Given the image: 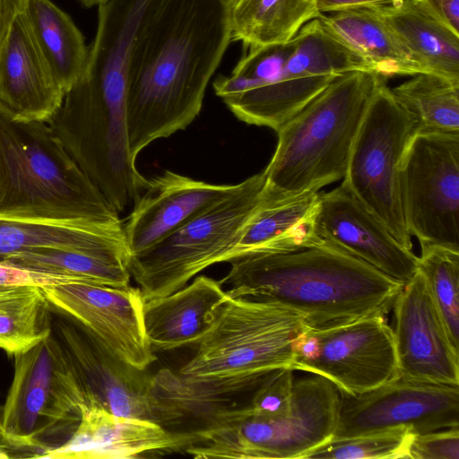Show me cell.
I'll list each match as a JSON object with an SVG mask.
<instances>
[{
    "label": "cell",
    "mask_w": 459,
    "mask_h": 459,
    "mask_svg": "<svg viewBox=\"0 0 459 459\" xmlns=\"http://www.w3.org/2000/svg\"><path fill=\"white\" fill-rule=\"evenodd\" d=\"M50 303L126 363L142 370L156 360L143 325L139 288L74 281L43 287Z\"/></svg>",
    "instance_id": "obj_13"
},
{
    "label": "cell",
    "mask_w": 459,
    "mask_h": 459,
    "mask_svg": "<svg viewBox=\"0 0 459 459\" xmlns=\"http://www.w3.org/2000/svg\"><path fill=\"white\" fill-rule=\"evenodd\" d=\"M392 29L426 74L459 83V34L420 0L371 8Z\"/></svg>",
    "instance_id": "obj_25"
},
{
    "label": "cell",
    "mask_w": 459,
    "mask_h": 459,
    "mask_svg": "<svg viewBox=\"0 0 459 459\" xmlns=\"http://www.w3.org/2000/svg\"><path fill=\"white\" fill-rule=\"evenodd\" d=\"M228 298L220 281L199 275L171 294L143 300V325L152 351L198 344Z\"/></svg>",
    "instance_id": "obj_21"
},
{
    "label": "cell",
    "mask_w": 459,
    "mask_h": 459,
    "mask_svg": "<svg viewBox=\"0 0 459 459\" xmlns=\"http://www.w3.org/2000/svg\"><path fill=\"white\" fill-rule=\"evenodd\" d=\"M74 281H81L65 275L28 271L0 263V286L30 285L43 288Z\"/></svg>",
    "instance_id": "obj_37"
},
{
    "label": "cell",
    "mask_w": 459,
    "mask_h": 459,
    "mask_svg": "<svg viewBox=\"0 0 459 459\" xmlns=\"http://www.w3.org/2000/svg\"><path fill=\"white\" fill-rule=\"evenodd\" d=\"M316 229L323 241L403 284L418 269V256L412 249L403 246L342 184L319 193Z\"/></svg>",
    "instance_id": "obj_16"
},
{
    "label": "cell",
    "mask_w": 459,
    "mask_h": 459,
    "mask_svg": "<svg viewBox=\"0 0 459 459\" xmlns=\"http://www.w3.org/2000/svg\"><path fill=\"white\" fill-rule=\"evenodd\" d=\"M312 6L316 8V0H307ZM317 11V10H316Z\"/></svg>",
    "instance_id": "obj_43"
},
{
    "label": "cell",
    "mask_w": 459,
    "mask_h": 459,
    "mask_svg": "<svg viewBox=\"0 0 459 459\" xmlns=\"http://www.w3.org/2000/svg\"><path fill=\"white\" fill-rule=\"evenodd\" d=\"M416 131V120L384 81L364 115L342 182L409 249L412 242L403 214L398 171Z\"/></svg>",
    "instance_id": "obj_9"
},
{
    "label": "cell",
    "mask_w": 459,
    "mask_h": 459,
    "mask_svg": "<svg viewBox=\"0 0 459 459\" xmlns=\"http://www.w3.org/2000/svg\"><path fill=\"white\" fill-rule=\"evenodd\" d=\"M265 182L264 171L249 177L155 245L130 255L128 269L143 300L171 294L207 267L229 262L264 198Z\"/></svg>",
    "instance_id": "obj_7"
},
{
    "label": "cell",
    "mask_w": 459,
    "mask_h": 459,
    "mask_svg": "<svg viewBox=\"0 0 459 459\" xmlns=\"http://www.w3.org/2000/svg\"><path fill=\"white\" fill-rule=\"evenodd\" d=\"M236 185L212 184L165 170L148 179L123 230L130 255H137L234 192Z\"/></svg>",
    "instance_id": "obj_19"
},
{
    "label": "cell",
    "mask_w": 459,
    "mask_h": 459,
    "mask_svg": "<svg viewBox=\"0 0 459 459\" xmlns=\"http://www.w3.org/2000/svg\"><path fill=\"white\" fill-rule=\"evenodd\" d=\"M193 440L192 433L169 431L151 420L116 415L85 403L71 437L41 458L131 459L146 453L186 448Z\"/></svg>",
    "instance_id": "obj_18"
},
{
    "label": "cell",
    "mask_w": 459,
    "mask_h": 459,
    "mask_svg": "<svg viewBox=\"0 0 459 459\" xmlns=\"http://www.w3.org/2000/svg\"><path fill=\"white\" fill-rule=\"evenodd\" d=\"M317 18L325 30L368 67L385 79L426 74L386 22L371 8L349 9Z\"/></svg>",
    "instance_id": "obj_24"
},
{
    "label": "cell",
    "mask_w": 459,
    "mask_h": 459,
    "mask_svg": "<svg viewBox=\"0 0 459 459\" xmlns=\"http://www.w3.org/2000/svg\"><path fill=\"white\" fill-rule=\"evenodd\" d=\"M128 258L58 248H35L5 258L2 263L38 273L73 277L81 281L113 287L129 285Z\"/></svg>",
    "instance_id": "obj_28"
},
{
    "label": "cell",
    "mask_w": 459,
    "mask_h": 459,
    "mask_svg": "<svg viewBox=\"0 0 459 459\" xmlns=\"http://www.w3.org/2000/svg\"><path fill=\"white\" fill-rule=\"evenodd\" d=\"M80 2L83 6L89 8L92 6H98L105 0H77Z\"/></svg>",
    "instance_id": "obj_41"
},
{
    "label": "cell",
    "mask_w": 459,
    "mask_h": 459,
    "mask_svg": "<svg viewBox=\"0 0 459 459\" xmlns=\"http://www.w3.org/2000/svg\"><path fill=\"white\" fill-rule=\"evenodd\" d=\"M36 42L65 93L85 68L89 48L72 18L50 0H27L24 11Z\"/></svg>",
    "instance_id": "obj_27"
},
{
    "label": "cell",
    "mask_w": 459,
    "mask_h": 459,
    "mask_svg": "<svg viewBox=\"0 0 459 459\" xmlns=\"http://www.w3.org/2000/svg\"><path fill=\"white\" fill-rule=\"evenodd\" d=\"M64 96L23 12L0 50V107L17 120L48 124Z\"/></svg>",
    "instance_id": "obj_20"
},
{
    "label": "cell",
    "mask_w": 459,
    "mask_h": 459,
    "mask_svg": "<svg viewBox=\"0 0 459 459\" xmlns=\"http://www.w3.org/2000/svg\"><path fill=\"white\" fill-rule=\"evenodd\" d=\"M319 193L276 194L267 188L265 182L264 198L241 233L230 261L253 252L293 251L322 242L316 229Z\"/></svg>",
    "instance_id": "obj_22"
},
{
    "label": "cell",
    "mask_w": 459,
    "mask_h": 459,
    "mask_svg": "<svg viewBox=\"0 0 459 459\" xmlns=\"http://www.w3.org/2000/svg\"><path fill=\"white\" fill-rule=\"evenodd\" d=\"M400 0H316L318 13H330L349 9L377 8L392 4Z\"/></svg>",
    "instance_id": "obj_39"
},
{
    "label": "cell",
    "mask_w": 459,
    "mask_h": 459,
    "mask_svg": "<svg viewBox=\"0 0 459 459\" xmlns=\"http://www.w3.org/2000/svg\"><path fill=\"white\" fill-rule=\"evenodd\" d=\"M437 18L459 34V0H420Z\"/></svg>",
    "instance_id": "obj_38"
},
{
    "label": "cell",
    "mask_w": 459,
    "mask_h": 459,
    "mask_svg": "<svg viewBox=\"0 0 459 459\" xmlns=\"http://www.w3.org/2000/svg\"><path fill=\"white\" fill-rule=\"evenodd\" d=\"M0 217L122 223L48 124L0 107Z\"/></svg>",
    "instance_id": "obj_3"
},
{
    "label": "cell",
    "mask_w": 459,
    "mask_h": 459,
    "mask_svg": "<svg viewBox=\"0 0 459 459\" xmlns=\"http://www.w3.org/2000/svg\"><path fill=\"white\" fill-rule=\"evenodd\" d=\"M373 71L356 70L334 78L277 131L274 153L263 170L266 186L291 195L343 179L359 128L378 86Z\"/></svg>",
    "instance_id": "obj_4"
},
{
    "label": "cell",
    "mask_w": 459,
    "mask_h": 459,
    "mask_svg": "<svg viewBox=\"0 0 459 459\" xmlns=\"http://www.w3.org/2000/svg\"><path fill=\"white\" fill-rule=\"evenodd\" d=\"M399 427L414 434L459 428V386L398 377L357 396L340 394L332 440Z\"/></svg>",
    "instance_id": "obj_11"
},
{
    "label": "cell",
    "mask_w": 459,
    "mask_h": 459,
    "mask_svg": "<svg viewBox=\"0 0 459 459\" xmlns=\"http://www.w3.org/2000/svg\"><path fill=\"white\" fill-rule=\"evenodd\" d=\"M294 370L275 369L254 393L247 405L235 409L238 414L277 415L285 412L290 403Z\"/></svg>",
    "instance_id": "obj_35"
},
{
    "label": "cell",
    "mask_w": 459,
    "mask_h": 459,
    "mask_svg": "<svg viewBox=\"0 0 459 459\" xmlns=\"http://www.w3.org/2000/svg\"><path fill=\"white\" fill-rule=\"evenodd\" d=\"M1 411H2V405L0 404V424H1ZM4 444L3 443L2 439H1V435H0V446H4Z\"/></svg>",
    "instance_id": "obj_42"
},
{
    "label": "cell",
    "mask_w": 459,
    "mask_h": 459,
    "mask_svg": "<svg viewBox=\"0 0 459 459\" xmlns=\"http://www.w3.org/2000/svg\"><path fill=\"white\" fill-rule=\"evenodd\" d=\"M53 326L74 365L86 403L153 421L152 375L120 359L71 318H58Z\"/></svg>",
    "instance_id": "obj_15"
},
{
    "label": "cell",
    "mask_w": 459,
    "mask_h": 459,
    "mask_svg": "<svg viewBox=\"0 0 459 459\" xmlns=\"http://www.w3.org/2000/svg\"><path fill=\"white\" fill-rule=\"evenodd\" d=\"M292 49L290 39L285 44L248 50L229 76L214 81L216 95L223 100L276 82Z\"/></svg>",
    "instance_id": "obj_33"
},
{
    "label": "cell",
    "mask_w": 459,
    "mask_h": 459,
    "mask_svg": "<svg viewBox=\"0 0 459 459\" xmlns=\"http://www.w3.org/2000/svg\"><path fill=\"white\" fill-rule=\"evenodd\" d=\"M407 459H459V428L415 434Z\"/></svg>",
    "instance_id": "obj_36"
},
{
    "label": "cell",
    "mask_w": 459,
    "mask_h": 459,
    "mask_svg": "<svg viewBox=\"0 0 459 459\" xmlns=\"http://www.w3.org/2000/svg\"><path fill=\"white\" fill-rule=\"evenodd\" d=\"M305 326L299 313L280 304L228 298L178 373L192 379H225L291 368L292 340Z\"/></svg>",
    "instance_id": "obj_8"
},
{
    "label": "cell",
    "mask_w": 459,
    "mask_h": 459,
    "mask_svg": "<svg viewBox=\"0 0 459 459\" xmlns=\"http://www.w3.org/2000/svg\"><path fill=\"white\" fill-rule=\"evenodd\" d=\"M391 91L416 120V133L459 132V83L418 74Z\"/></svg>",
    "instance_id": "obj_31"
},
{
    "label": "cell",
    "mask_w": 459,
    "mask_h": 459,
    "mask_svg": "<svg viewBox=\"0 0 459 459\" xmlns=\"http://www.w3.org/2000/svg\"><path fill=\"white\" fill-rule=\"evenodd\" d=\"M418 269L423 273L449 337L459 346V250L442 246L420 247Z\"/></svg>",
    "instance_id": "obj_32"
},
{
    "label": "cell",
    "mask_w": 459,
    "mask_h": 459,
    "mask_svg": "<svg viewBox=\"0 0 459 459\" xmlns=\"http://www.w3.org/2000/svg\"><path fill=\"white\" fill-rule=\"evenodd\" d=\"M393 309L399 377L459 386V350L452 343L428 282L419 269L403 285Z\"/></svg>",
    "instance_id": "obj_14"
},
{
    "label": "cell",
    "mask_w": 459,
    "mask_h": 459,
    "mask_svg": "<svg viewBox=\"0 0 459 459\" xmlns=\"http://www.w3.org/2000/svg\"><path fill=\"white\" fill-rule=\"evenodd\" d=\"M27 0H0V50L16 18L25 11Z\"/></svg>",
    "instance_id": "obj_40"
},
{
    "label": "cell",
    "mask_w": 459,
    "mask_h": 459,
    "mask_svg": "<svg viewBox=\"0 0 459 459\" xmlns=\"http://www.w3.org/2000/svg\"><path fill=\"white\" fill-rule=\"evenodd\" d=\"M13 357V377L1 411V439L11 452L41 458L74 434L85 403L84 394L53 331Z\"/></svg>",
    "instance_id": "obj_5"
},
{
    "label": "cell",
    "mask_w": 459,
    "mask_h": 459,
    "mask_svg": "<svg viewBox=\"0 0 459 459\" xmlns=\"http://www.w3.org/2000/svg\"><path fill=\"white\" fill-rule=\"evenodd\" d=\"M230 42L228 0H160L150 12L128 68L127 132L135 159L196 118Z\"/></svg>",
    "instance_id": "obj_1"
},
{
    "label": "cell",
    "mask_w": 459,
    "mask_h": 459,
    "mask_svg": "<svg viewBox=\"0 0 459 459\" xmlns=\"http://www.w3.org/2000/svg\"><path fill=\"white\" fill-rule=\"evenodd\" d=\"M274 370L237 378L192 379L160 369L152 379L153 421L173 432L205 429L225 413L247 405Z\"/></svg>",
    "instance_id": "obj_17"
},
{
    "label": "cell",
    "mask_w": 459,
    "mask_h": 459,
    "mask_svg": "<svg viewBox=\"0 0 459 459\" xmlns=\"http://www.w3.org/2000/svg\"><path fill=\"white\" fill-rule=\"evenodd\" d=\"M292 40L293 49L276 82L338 76L356 70L371 71L332 36L317 17L304 24Z\"/></svg>",
    "instance_id": "obj_30"
},
{
    "label": "cell",
    "mask_w": 459,
    "mask_h": 459,
    "mask_svg": "<svg viewBox=\"0 0 459 459\" xmlns=\"http://www.w3.org/2000/svg\"><path fill=\"white\" fill-rule=\"evenodd\" d=\"M220 281L229 298L280 304L307 326L323 328L385 316L403 287L326 241L286 252H253L230 261Z\"/></svg>",
    "instance_id": "obj_2"
},
{
    "label": "cell",
    "mask_w": 459,
    "mask_h": 459,
    "mask_svg": "<svg viewBox=\"0 0 459 459\" xmlns=\"http://www.w3.org/2000/svg\"><path fill=\"white\" fill-rule=\"evenodd\" d=\"M400 200L420 247L459 250V132H417L402 157Z\"/></svg>",
    "instance_id": "obj_10"
},
{
    "label": "cell",
    "mask_w": 459,
    "mask_h": 459,
    "mask_svg": "<svg viewBox=\"0 0 459 459\" xmlns=\"http://www.w3.org/2000/svg\"><path fill=\"white\" fill-rule=\"evenodd\" d=\"M231 41L248 50L281 45L320 13L307 0H228Z\"/></svg>",
    "instance_id": "obj_26"
},
{
    "label": "cell",
    "mask_w": 459,
    "mask_h": 459,
    "mask_svg": "<svg viewBox=\"0 0 459 459\" xmlns=\"http://www.w3.org/2000/svg\"><path fill=\"white\" fill-rule=\"evenodd\" d=\"M415 434L407 427L335 439L317 447L306 459L405 458Z\"/></svg>",
    "instance_id": "obj_34"
},
{
    "label": "cell",
    "mask_w": 459,
    "mask_h": 459,
    "mask_svg": "<svg viewBox=\"0 0 459 459\" xmlns=\"http://www.w3.org/2000/svg\"><path fill=\"white\" fill-rule=\"evenodd\" d=\"M35 248H58L129 257L123 222L39 221L0 217V263Z\"/></svg>",
    "instance_id": "obj_23"
},
{
    "label": "cell",
    "mask_w": 459,
    "mask_h": 459,
    "mask_svg": "<svg viewBox=\"0 0 459 459\" xmlns=\"http://www.w3.org/2000/svg\"><path fill=\"white\" fill-rule=\"evenodd\" d=\"M311 330V357L295 370L329 380L340 394L357 396L399 377L393 328L385 316Z\"/></svg>",
    "instance_id": "obj_12"
},
{
    "label": "cell",
    "mask_w": 459,
    "mask_h": 459,
    "mask_svg": "<svg viewBox=\"0 0 459 459\" xmlns=\"http://www.w3.org/2000/svg\"><path fill=\"white\" fill-rule=\"evenodd\" d=\"M340 393L314 375L295 380L289 409L281 414L230 411L212 426L195 432L185 452L197 459L305 458L331 441Z\"/></svg>",
    "instance_id": "obj_6"
},
{
    "label": "cell",
    "mask_w": 459,
    "mask_h": 459,
    "mask_svg": "<svg viewBox=\"0 0 459 459\" xmlns=\"http://www.w3.org/2000/svg\"><path fill=\"white\" fill-rule=\"evenodd\" d=\"M51 307L41 287L0 286V350L13 357L48 337Z\"/></svg>",
    "instance_id": "obj_29"
}]
</instances>
